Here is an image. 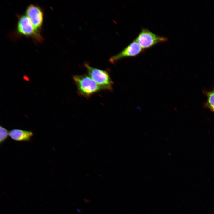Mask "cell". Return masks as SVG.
I'll return each instance as SVG.
<instances>
[{"mask_svg":"<svg viewBox=\"0 0 214 214\" xmlns=\"http://www.w3.org/2000/svg\"><path fill=\"white\" fill-rule=\"evenodd\" d=\"M16 27L17 33L19 35L30 37L39 43L43 38L40 32L36 30L29 18L26 15H18Z\"/></svg>","mask_w":214,"mask_h":214,"instance_id":"obj_1","label":"cell"},{"mask_svg":"<svg viewBox=\"0 0 214 214\" xmlns=\"http://www.w3.org/2000/svg\"><path fill=\"white\" fill-rule=\"evenodd\" d=\"M73 78L79 93L84 96H89L102 89L89 76L86 75H74Z\"/></svg>","mask_w":214,"mask_h":214,"instance_id":"obj_2","label":"cell"},{"mask_svg":"<svg viewBox=\"0 0 214 214\" xmlns=\"http://www.w3.org/2000/svg\"><path fill=\"white\" fill-rule=\"evenodd\" d=\"M84 66L89 76L102 89L112 90L113 83L106 71L92 67L86 63Z\"/></svg>","mask_w":214,"mask_h":214,"instance_id":"obj_3","label":"cell"},{"mask_svg":"<svg viewBox=\"0 0 214 214\" xmlns=\"http://www.w3.org/2000/svg\"><path fill=\"white\" fill-rule=\"evenodd\" d=\"M135 40L144 50L151 48L157 44L168 40L166 37L158 35L146 28L142 29Z\"/></svg>","mask_w":214,"mask_h":214,"instance_id":"obj_4","label":"cell"},{"mask_svg":"<svg viewBox=\"0 0 214 214\" xmlns=\"http://www.w3.org/2000/svg\"><path fill=\"white\" fill-rule=\"evenodd\" d=\"M26 15L35 29L40 32L44 19V12L42 9L37 5L31 4L26 9Z\"/></svg>","mask_w":214,"mask_h":214,"instance_id":"obj_5","label":"cell"},{"mask_svg":"<svg viewBox=\"0 0 214 214\" xmlns=\"http://www.w3.org/2000/svg\"><path fill=\"white\" fill-rule=\"evenodd\" d=\"M144 50L134 40L121 52L111 57L109 61L111 63L114 64L123 58L136 57L143 52Z\"/></svg>","mask_w":214,"mask_h":214,"instance_id":"obj_6","label":"cell"},{"mask_svg":"<svg viewBox=\"0 0 214 214\" xmlns=\"http://www.w3.org/2000/svg\"><path fill=\"white\" fill-rule=\"evenodd\" d=\"M31 131L13 129L9 131V135L13 140L18 141H29L33 136Z\"/></svg>","mask_w":214,"mask_h":214,"instance_id":"obj_7","label":"cell"},{"mask_svg":"<svg viewBox=\"0 0 214 214\" xmlns=\"http://www.w3.org/2000/svg\"><path fill=\"white\" fill-rule=\"evenodd\" d=\"M207 97L206 106L212 111L214 110V90L205 92Z\"/></svg>","mask_w":214,"mask_h":214,"instance_id":"obj_8","label":"cell"},{"mask_svg":"<svg viewBox=\"0 0 214 214\" xmlns=\"http://www.w3.org/2000/svg\"><path fill=\"white\" fill-rule=\"evenodd\" d=\"M9 134V131L4 127L0 126V143H3L8 138Z\"/></svg>","mask_w":214,"mask_h":214,"instance_id":"obj_9","label":"cell"},{"mask_svg":"<svg viewBox=\"0 0 214 214\" xmlns=\"http://www.w3.org/2000/svg\"><path fill=\"white\" fill-rule=\"evenodd\" d=\"M23 78L26 81H29V78L26 75H24L23 76Z\"/></svg>","mask_w":214,"mask_h":214,"instance_id":"obj_10","label":"cell"},{"mask_svg":"<svg viewBox=\"0 0 214 214\" xmlns=\"http://www.w3.org/2000/svg\"><path fill=\"white\" fill-rule=\"evenodd\" d=\"M213 112H214V110Z\"/></svg>","mask_w":214,"mask_h":214,"instance_id":"obj_11","label":"cell"}]
</instances>
